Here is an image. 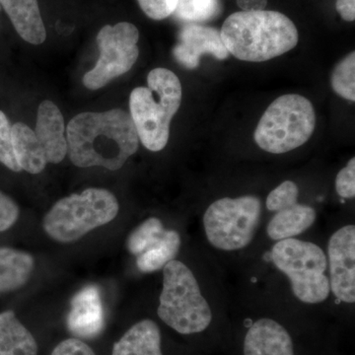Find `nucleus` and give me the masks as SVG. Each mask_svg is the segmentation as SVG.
<instances>
[{"label":"nucleus","instance_id":"10","mask_svg":"<svg viewBox=\"0 0 355 355\" xmlns=\"http://www.w3.org/2000/svg\"><path fill=\"white\" fill-rule=\"evenodd\" d=\"M329 282L338 300L355 302V226L345 225L331 236L328 244Z\"/></svg>","mask_w":355,"mask_h":355},{"label":"nucleus","instance_id":"27","mask_svg":"<svg viewBox=\"0 0 355 355\" xmlns=\"http://www.w3.org/2000/svg\"><path fill=\"white\" fill-rule=\"evenodd\" d=\"M137 2L149 18L163 20L174 14L179 0H137Z\"/></svg>","mask_w":355,"mask_h":355},{"label":"nucleus","instance_id":"7","mask_svg":"<svg viewBox=\"0 0 355 355\" xmlns=\"http://www.w3.org/2000/svg\"><path fill=\"white\" fill-rule=\"evenodd\" d=\"M270 257L273 265L286 275L294 296L301 302L318 304L329 297L328 259L318 245L296 238L280 240L273 245Z\"/></svg>","mask_w":355,"mask_h":355},{"label":"nucleus","instance_id":"8","mask_svg":"<svg viewBox=\"0 0 355 355\" xmlns=\"http://www.w3.org/2000/svg\"><path fill=\"white\" fill-rule=\"evenodd\" d=\"M261 216V202L254 196L220 198L205 210V235L210 244L221 251L244 249L254 239Z\"/></svg>","mask_w":355,"mask_h":355},{"label":"nucleus","instance_id":"23","mask_svg":"<svg viewBox=\"0 0 355 355\" xmlns=\"http://www.w3.org/2000/svg\"><path fill=\"white\" fill-rule=\"evenodd\" d=\"M334 91L349 100L355 101V53L352 51L347 58H343L334 69L331 78Z\"/></svg>","mask_w":355,"mask_h":355},{"label":"nucleus","instance_id":"22","mask_svg":"<svg viewBox=\"0 0 355 355\" xmlns=\"http://www.w3.org/2000/svg\"><path fill=\"white\" fill-rule=\"evenodd\" d=\"M164 232L165 228L160 219L156 217L146 219L128 236L127 240L128 252L133 256H139L156 244L162 238Z\"/></svg>","mask_w":355,"mask_h":355},{"label":"nucleus","instance_id":"24","mask_svg":"<svg viewBox=\"0 0 355 355\" xmlns=\"http://www.w3.org/2000/svg\"><path fill=\"white\" fill-rule=\"evenodd\" d=\"M220 8L218 0H179L174 13L180 19L200 22L216 17Z\"/></svg>","mask_w":355,"mask_h":355},{"label":"nucleus","instance_id":"13","mask_svg":"<svg viewBox=\"0 0 355 355\" xmlns=\"http://www.w3.org/2000/svg\"><path fill=\"white\" fill-rule=\"evenodd\" d=\"M35 133L48 163L62 162L67 154V132L64 116L55 103L46 100L40 104Z\"/></svg>","mask_w":355,"mask_h":355},{"label":"nucleus","instance_id":"2","mask_svg":"<svg viewBox=\"0 0 355 355\" xmlns=\"http://www.w3.org/2000/svg\"><path fill=\"white\" fill-rule=\"evenodd\" d=\"M221 39L230 55L244 62H261L295 48L298 31L294 23L277 11H240L222 26Z\"/></svg>","mask_w":355,"mask_h":355},{"label":"nucleus","instance_id":"11","mask_svg":"<svg viewBox=\"0 0 355 355\" xmlns=\"http://www.w3.org/2000/svg\"><path fill=\"white\" fill-rule=\"evenodd\" d=\"M173 55L186 69H195L203 55H214L222 60L227 58L230 53L222 42L220 31L211 27L190 24L184 26L179 33Z\"/></svg>","mask_w":355,"mask_h":355},{"label":"nucleus","instance_id":"14","mask_svg":"<svg viewBox=\"0 0 355 355\" xmlns=\"http://www.w3.org/2000/svg\"><path fill=\"white\" fill-rule=\"evenodd\" d=\"M244 355H295L291 336L275 320L263 318L248 330Z\"/></svg>","mask_w":355,"mask_h":355},{"label":"nucleus","instance_id":"31","mask_svg":"<svg viewBox=\"0 0 355 355\" xmlns=\"http://www.w3.org/2000/svg\"><path fill=\"white\" fill-rule=\"evenodd\" d=\"M336 11L343 20L352 22L355 19V0H336Z\"/></svg>","mask_w":355,"mask_h":355},{"label":"nucleus","instance_id":"32","mask_svg":"<svg viewBox=\"0 0 355 355\" xmlns=\"http://www.w3.org/2000/svg\"><path fill=\"white\" fill-rule=\"evenodd\" d=\"M243 11L265 10L268 0H236Z\"/></svg>","mask_w":355,"mask_h":355},{"label":"nucleus","instance_id":"16","mask_svg":"<svg viewBox=\"0 0 355 355\" xmlns=\"http://www.w3.org/2000/svg\"><path fill=\"white\" fill-rule=\"evenodd\" d=\"M112 355H163L158 324L148 319L133 324L114 343Z\"/></svg>","mask_w":355,"mask_h":355},{"label":"nucleus","instance_id":"20","mask_svg":"<svg viewBox=\"0 0 355 355\" xmlns=\"http://www.w3.org/2000/svg\"><path fill=\"white\" fill-rule=\"evenodd\" d=\"M34 268L35 259L31 254L12 248H0V292L24 286Z\"/></svg>","mask_w":355,"mask_h":355},{"label":"nucleus","instance_id":"29","mask_svg":"<svg viewBox=\"0 0 355 355\" xmlns=\"http://www.w3.org/2000/svg\"><path fill=\"white\" fill-rule=\"evenodd\" d=\"M20 209L17 203L0 191V232L8 230L17 222Z\"/></svg>","mask_w":355,"mask_h":355},{"label":"nucleus","instance_id":"26","mask_svg":"<svg viewBox=\"0 0 355 355\" xmlns=\"http://www.w3.org/2000/svg\"><path fill=\"white\" fill-rule=\"evenodd\" d=\"M0 162L13 172H21L14 155L12 125L3 112L0 111Z\"/></svg>","mask_w":355,"mask_h":355},{"label":"nucleus","instance_id":"5","mask_svg":"<svg viewBox=\"0 0 355 355\" xmlns=\"http://www.w3.org/2000/svg\"><path fill=\"white\" fill-rule=\"evenodd\" d=\"M157 314L182 335L202 333L211 323V309L202 296L197 277L182 261L173 260L163 268Z\"/></svg>","mask_w":355,"mask_h":355},{"label":"nucleus","instance_id":"18","mask_svg":"<svg viewBox=\"0 0 355 355\" xmlns=\"http://www.w3.org/2000/svg\"><path fill=\"white\" fill-rule=\"evenodd\" d=\"M14 155L21 171L30 174L43 172L48 161L36 133L23 123L12 125Z\"/></svg>","mask_w":355,"mask_h":355},{"label":"nucleus","instance_id":"30","mask_svg":"<svg viewBox=\"0 0 355 355\" xmlns=\"http://www.w3.org/2000/svg\"><path fill=\"white\" fill-rule=\"evenodd\" d=\"M51 355H96L93 349L79 338H71L58 343Z\"/></svg>","mask_w":355,"mask_h":355},{"label":"nucleus","instance_id":"28","mask_svg":"<svg viewBox=\"0 0 355 355\" xmlns=\"http://www.w3.org/2000/svg\"><path fill=\"white\" fill-rule=\"evenodd\" d=\"M336 191L343 198L355 197V158H352L336 178Z\"/></svg>","mask_w":355,"mask_h":355},{"label":"nucleus","instance_id":"25","mask_svg":"<svg viewBox=\"0 0 355 355\" xmlns=\"http://www.w3.org/2000/svg\"><path fill=\"white\" fill-rule=\"evenodd\" d=\"M298 187L292 181H286L270 191L266 198V207L270 211L277 212L296 205L298 200Z\"/></svg>","mask_w":355,"mask_h":355},{"label":"nucleus","instance_id":"15","mask_svg":"<svg viewBox=\"0 0 355 355\" xmlns=\"http://www.w3.org/2000/svg\"><path fill=\"white\" fill-rule=\"evenodd\" d=\"M0 6L3 7L21 38L32 44H41L46 41V31L38 0H0Z\"/></svg>","mask_w":355,"mask_h":355},{"label":"nucleus","instance_id":"9","mask_svg":"<svg viewBox=\"0 0 355 355\" xmlns=\"http://www.w3.org/2000/svg\"><path fill=\"white\" fill-rule=\"evenodd\" d=\"M100 57L94 69L83 76V84L90 90H98L116 77L127 73L139 58L137 42L139 32L132 23L106 25L97 35Z\"/></svg>","mask_w":355,"mask_h":355},{"label":"nucleus","instance_id":"3","mask_svg":"<svg viewBox=\"0 0 355 355\" xmlns=\"http://www.w3.org/2000/svg\"><path fill=\"white\" fill-rule=\"evenodd\" d=\"M147 84L130 93V116L141 144L157 153L167 146L170 123L181 106L183 92L180 79L167 69L151 70Z\"/></svg>","mask_w":355,"mask_h":355},{"label":"nucleus","instance_id":"19","mask_svg":"<svg viewBox=\"0 0 355 355\" xmlns=\"http://www.w3.org/2000/svg\"><path fill=\"white\" fill-rule=\"evenodd\" d=\"M0 355H38V345L13 311L0 313Z\"/></svg>","mask_w":355,"mask_h":355},{"label":"nucleus","instance_id":"6","mask_svg":"<svg viewBox=\"0 0 355 355\" xmlns=\"http://www.w3.org/2000/svg\"><path fill=\"white\" fill-rule=\"evenodd\" d=\"M315 125L316 114L307 98L298 94L280 96L259 121L254 141L266 153H289L309 140Z\"/></svg>","mask_w":355,"mask_h":355},{"label":"nucleus","instance_id":"21","mask_svg":"<svg viewBox=\"0 0 355 355\" xmlns=\"http://www.w3.org/2000/svg\"><path fill=\"white\" fill-rule=\"evenodd\" d=\"M181 247V237L175 230H165L162 238L146 252L137 256V266L141 272L150 273L162 270L175 260Z\"/></svg>","mask_w":355,"mask_h":355},{"label":"nucleus","instance_id":"4","mask_svg":"<svg viewBox=\"0 0 355 355\" xmlns=\"http://www.w3.org/2000/svg\"><path fill=\"white\" fill-rule=\"evenodd\" d=\"M118 200L106 189L89 188L58 200L43 219L46 234L58 243L69 244L116 218Z\"/></svg>","mask_w":355,"mask_h":355},{"label":"nucleus","instance_id":"17","mask_svg":"<svg viewBox=\"0 0 355 355\" xmlns=\"http://www.w3.org/2000/svg\"><path fill=\"white\" fill-rule=\"evenodd\" d=\"M316 217V210L313 207L297 202L275 212L268 222L266 233L273 241L294 238L309 229Z\"/></svg>","mask_w":355,"mask_h":355},{"label":"nucleus","instance_id":"12","mask_svg":"<svg viewBox=\"0 0 355 355\" xmlns=\"http://www.w3.org/2000/svg\"><path fill=\"white\" fill-rule=\"evenodd\" d=\"M67 326L79 340H92L102 333L105 312L99 287L91 284L77 292L70 302Z\"/></svg>","mask_w":355,"mask_h":355},{"label":"nucleus","instance_id":"1","mask_svg":"<svg viewBox=\"0 0 355 355\" xmlns=\"http://www.w3.org/2000/svg\"><path fill=\"white\" fill-rule=\"evenodd\" d=\"M67 154L77 167L121 169L139 149L132 116L121 109L72 118L67 127Z\"/></svg>","mask_w":355,"mask_h":355}]
</instances>
